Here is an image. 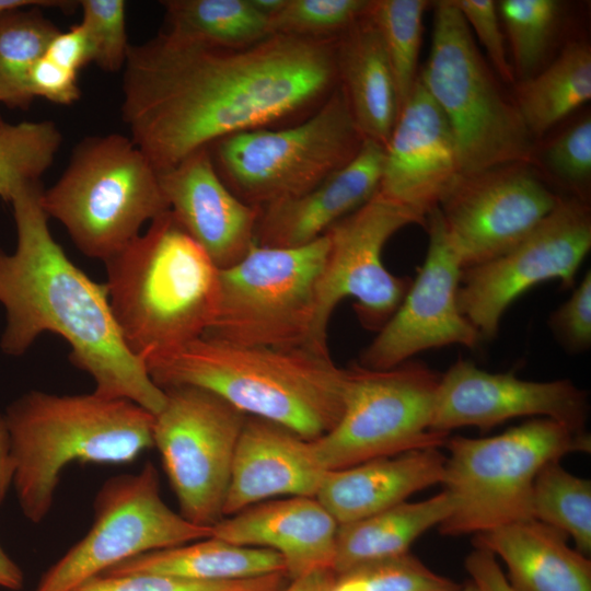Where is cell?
Instances as JSON below:
<instances>
[{"mask_svg":"<svg viewBox=\"0 0 591 591\" xmlns=\"http://www.w3.org/2000/svg\"><path fill=\"white\" fill-rule=\"evenodd\" d=\"M144 363L161 389H205L245 415L308 440L329 432L344 412L347 371L329 351L240 345L202 335L151 355Z\"/></svg>","mask_w":591,"mask_h":591,"instance_id":"obj_3","label":"cell"},{"mask_svg":"<svg viewBox=\"0 0 591 591\" xmlns=\"http://www.w3.org/2000/svg\"><path fill=\"white\" fill-rule=\"evenodd\" d=\"M61 142L51 120L12 124L0 116V197L11 202L22 189L40 183Z\"/></svg>","mask_w":591,"mask_h":591,"instance_id":"obj_33","label":"cell"},{"mask_svg":"<svg viewBox=\"0 0 591 591\" xmlns=\"http://www.w3.org/2000/svg\"><path fill=\"white\" fill-rule=\"evenodd\" d=\"M43 190L40 183L30 185L11 201L18 243L12 254L0 250V304L7 317L2 351L22 356L42 333L58 334L71 348L72 364L93 379L94 393L158 414L164 390L127 348L105 283L89 278L54 239Z\"/></svg>","mask_w":591,"mask_h":591,"instance_id":"obj_2","label":"cell"},{"mask_svg":"<svg viewBox=\"0 0 591 591\" xmlns=\"http://www.w3.org/2000/svg\"><path fill=\"white\" fill-rule=\"evenodd\" d=\"M345 575L358 579L366 591H459L462 588L451 579L430 570L409 552L362 566Z\"/></svg>","mask_w":591,"mask_h":591,"instance_id":"obj_39","label":"cell"},{"mask_svg":"<svg viewBox=\"0 0 591 591\" xmlns=\"http://www.w3.org/2000/svg\"><path fill=\"white\" fill-rule=\"evenodd\" d=\"M132 572L163 573L199 581H234L286 573V568L282 557L275 551L209 536L135 556L103 575Z\"/></svg>","mask_w":591,"mask_h":591,"instance_id":"obj_28","label":"cell"},{"mask_svg":"<svg viewBox=\"0 0 591 591\" xmlns=\"http://www.w3.org/2000/svg\"><path fill=\"white\" fill-rule=\"evenodd\" d=\"M42 205L81 253L103 262L169 210L158 170L120 134L82 139L57 182L43 190Z\"/></svg>","mask_w":591,"mask_h":591,"instance_id":"obj_7","label":"cell"},{"mask_svg":"<svg viewBox=\"0 0 591 591\" xmlns=\"http://www.w3.org/2000/svg\"><path fill=\"white\" fill-rule=\"evenodd\" d=\"M167 31L200 42L243 47L268 36V19L250 0H165Z\"/></svg>","mask_w":591,"mask_h":591,"instance_id":"obj_30","label":"cell"},{"mask_svg":"<svg viewBox=\"0 0 591 591\" xmlns=\"http://www.w3.org/2000/svg\"><path fill=\"white\" fill-rule=\"evenodd\" d=\"M426 218L376 192L329 228L315 297L314 336L320 348L328 350L329 318L345 298L355 299L359 322L370 331H380L391 318L413 279L387 270L382 262L383 248L402 228L425 227Z\"/></svg>","mask_w":591,"mask_h":591,"instance_id":"obj_14","label":"cell"},{"mask_svg":"<svg viewBox=\"0 0 591 591\" xmlns=\"http://www.w3.org/2000/svg\"><path fill=\"white\" fill-rule=\"evenodd\" d=\"M484 47L488 63L506 83H515V77L506 48L497 2L493 0H451Z\"/></svg>","mask_w":591,"mask_h":591,"instance_id":"obj_41","label":"cell"},{"mask_svg":"<svg viewBox=\"0 0 591 591\" xmlns=\"http://www.w3.org/2000/svg\"><path fill=\"white\" fill-rule=\"evenodd\" d=\"M31 5H39L43 8H55L69 11L78 5V1H65V0H0V12Z\"/></svg>","mask_w":591,"mask_h":591,"instance_id":"obj_49","label":"cell"},{"mask_svg":"<svg viewBox=\"0 0 591 591\" xmlns=\"http://www.w3.org/2000/svg\"><path fill=\"white\" fill-rule=\"evenodd\" d=\"M591 248V212L587 201L561 197L554 210L503 254L466 268L457 290L461 313L482 339L495 338L508 306L530 288L558 280L575 283Z\"/></svg>","mask_w":591,"mask_h":591,"instance_id":"obj_15","label":"cell"},{"mask_svg":"<svg viewBox=\"0 0 591 591\" xmlns=\"http://www.w3.org/2000/svg\"><path fill=\"white\" fill-rule=\"evenodd\" d=\"M335 57L338 84L359 131L384 147L398 115L397 93L383 43L367 12L336 37Z\"/></svg>","mask_w":591,"mask_h":591,"instance_id":"obj_26","label":"cell"},{"mask_svg":"<svg viewBox=\"0 0 591 591\" xmlns=\"http://www.w3.org/2000/svg\"><path fill=\"white\" fill-rule=\"evenodd\" d=\"M426 0H370L367 15L376 27L393 72L398 112L419 74L418 58Z\"/></svg>","mask_w":591,"mask_h":591,"instance_id":"obj_34","label":"cell"},{"mask_svg":"<svg viewBox=\"0 0 591 591\" xmlns=\"http://www.w3.org/2000/svg\"><path fill=\"white\" fill-rule=\"evenodd\" d=\"M327 247L326 234L296 247L255 243L241 260L220 269L219 310L204 335L240 345L329 351L314 336L316 285Z\"/></svg>","mask_w":591,"mask_h":591,"instance_id":"obj_10","label":"cell"},{"mask_svg":"<svg viewBox=\"0 0 591 591\" xmlns=\"http://www.w3.org/2000/svg\"><path fill=\"white\" fill-rule=\"evenodd\" d=\"M253 7L268 20L279 12L287 0H250Z\"/></svg>","mask_w":591,"mask_h":591,"instance_id":"obj_50","label":"cell"},{"mask_svg":"<svg viewBox=\"0 0 591 591\" xmlns=\"http://www.w3.org/2000/svg\"><path fill=\"white\" fill-rule=\"evenodd\" d=\"M337 579L332 569H320L302 575L285 586L280 591H331Z\"/></svg>","mask_w":591,"mask_h":591,"instance_id":"obj_47","label":"cell"},{"mask_svg":"<svg viewBox=\"0 0 591 591\" xmlns=\"http://www.w3.org/2000/svg\"><path fill=\"white\" fill-rule=\"evenodd\" d=\"M286 573L234 580L199 581L154 572L99 575L73 591H280Z\"/></svg>","mask_w":591,"mask_h":591,"instance_id":"obj_37","label":"cell"},{"mask_svg":"<svg viewBox=\"0 0 591 591\" xmlns=\"http://www.w3.org/2000/svg\"><path fill=\"white\" fill-rule=\"evenodd\" d=\"M384 147L364 139L357 155L312 189L260 208L255 243L301 246L324 235L379 190Z\"/></svg>","mask_w":591,"mask_h":591,"instance_id":"obj_23","label":"cell"},{"mask_svg":"<svg viewBox=\"0 0 591 591\" xmlns=\"http://www.w3.org/2000/svg\"><path fill=\"white\" fill-rule=\"evenodd\" d=\"M211 529V536L232 544L277 552L290 579L333 570L338 523L315 497L262 501L224 517Z\"/></svg>","mask_w":591,"mask_h":591,"instance_id":"obj_22","label":"cell"},{"mask_svg":"<svg viewBox=\"0 0 591 591\" xmlns=\"http://www.w3.org/2000/svg\"><path fill=\"white\" fill-rule=\"evenodd\" d=\"M551 331L569 354L587 351L591 346V271L584 275L570 298L548 320Z\"/></svg>","mask_w":591,"mask_h":591,"instance_id":"obj_42","label":"cell"},{"mask_svg":"<svg viewBox=\"0 0 591 591\" xmlns=\"http://www.w3.org/2000/svg\"><path fill=\"white\" fill-rule=\"evenodd\" d=\"M44 55L54 62L78 72L93 62V50L88 34L81 23L68 31H60L49 43Z\"/></svg>","mask_w":591,"mask_h":591,"instance_id":"obj_44","label":"cell"},{"mask_svg":"<svg viewBox=\"0 0 591 591\" xmlns=\"http://www.w3.org/2000/svg\"><path fill=\"white\" fill-rule=\"evenodd\" d=\"M83 25L93 50V62L106 72L124 68L130 44L124 0H81Z\"/></svg>","mask_w":591,"mask_h":591,"instance_id":"obj_38","label":"cell"},{"mask_svg":"<svg viewBox=\"0 0 591 591\" xmlns=\"http://www.w3.org/2000/svg\"><path fill=\"white\" fill-rule=\"evenodd\" d=\"M547 167L575 198L587 201L591 179V118L584 116L564 130L545 149Z\"/></svg>","mask_w":591,"mask_h":591,"instance_id":"obj_40","label":"cell"},{"mask_svg":"<svg viewBox=\"0 0 591 591\" xmlns=\"http://www.w3.org/2000/svg\"><path fill=\"white\" fill-rule=\"evenodd\" d=\"M451 510V498L443 490L422 501H404L363 519L338 524L333 571L338 577L407 553L417 537L439 526Z\"/></svg>","mask_w":591,"mask_h":591,"instance_id":"obj_27","label":"cell"},{"mask_svg":"<svg viewBox=\"0 0 591 591\" xmlns=\"http://www.w3.org/2000/svg\"><path fill=\"white\" fill-rule=\"evenodd\" d=\"M14 461L8 426L3 414H0V505L5 500L13 485Z\"/></svg>","mask_w":591,"mask_h":591,"instance_id":"obj_46","label":"cell"},{"mask_svg":"<svg viewBox=\"0 0 591 591\" xmlns=\"http://www.w3.org/2000/svg\"><path fill=\"white\" fill-rule=\"evenodd\" d=\"M93 507L91 529L43 575L34 591H73L135 556L212 533L211 528L192 523L164 502L159 474L150 462L138 473L107 479Z\"/></svg>","mask_w":591,"mask_h":591,"instance_id":"obj_12","label":"cell"},{"mask_svg":"<svg viewBox=\"0 0 591 591\" xmlns=\"http://www.w3.org/2000/svg\"><path fill=\"white\" fill-rule=\"evenodd\" d=\"M497 7L514 77L526 80L541 70L560 26L563 5L555 0H501Z\"/></svg>","mask_w":591,"mask_h":591,"instance_id":"obj_35","label":"cell"},{"mask_svg":"<svg viewBox=\"0 0 591 591\" xmlns=\"http://www.w3.org/2000/svg\"><path fill=\"white\" fill-rule=\"evenodd\" d=\"M567 538L529 519L478 533L474 544L502 560L515 591H591V561L569 547Z\"/></svg>","mask_w":591,"mask_h":591,"instance_id":"obj_25","label":"cell"},{"mask_svg":"<svg viewBox=\"0 0 591 591\" xmlns=\"http://www.w3.org/2000/svg\"><path fill=\"white\" fill-rule=\"evenodd\" d=\"M589 401L570 380L528 381L513 373H493L459 358L438 385L432 430H488L515 417L551 418L586 430Z\"/></svg>","mask_w":591,"mask_h":591,"instance_id":"obj_18","label":"cell"},{"mask_svg":"<svg viewBox=\"0 0 591 591\" xmlns=\"http://www.w3.org/2000/svg\"><path fill=\"white\" fill-rule=\"evenodd\" d=\"M445 455L425 448L327 471L315 498L338 524L375 514L442 484Z\"/></svg>","mask_w":591,"mask_h":591,"instance_id":"obj_24","label":"cell"},{"mask_svg":"<svg viewBox=\"0 0 591 591\" xmlns=\"http://www.w3.org/2000/svg\"><path fill=\"white\" fill-rule=\"evenodd\" d=\"M346 371L343 415L312 440L326 471L445 443L449 434L431 427L440 373L412 360L390 369L355 363Z\"/></svg>","mask_w":591,"mask_h":591,"instance_id":"obj_11","label":"cell"},{"mask_svg":"<svg viewBox=\"0 0 591 591\" xmlns=\"http://www.w3.org/2000/svg\"><path fill=\"white\" fill-rule=\"evenodd\" d=\"M370 0H287L268 20L270 35L334 38L362 18Z\"/></svg>","mask_w":591,"mask_h":591,"instance_id":"obj_36","label":"cell"},{"mask_svg":"<svg viewBox=\"0 0 591 591\" xmlns=\"http://www.w3.org/2000/svg\"><path fill=\"white\" fill-rule=\"evenodd\" d=\"M419 78L450 125L461 174L532 163L534 139L451 0L434 2L430 54Z\"/></svg>","mask_w":591,"mask_h":591,"instance_id":"obj_8","label":"cell"},{"mask_svg":"<svg viewBox=\"0 0 591 591\" xmlns=\"http://www.w3.org/2000/svg\"><path fill=\"white\" fill-rule=\"evenodd\" d=\"M165 404L154 415L153 447L161 455L181 514L212 528L223 505L239 437L247 415L205 389H163Z\"/></svg>","mask_w":591,"mask_h":591,"instance_id":"obj_13","label":"cell"},{"mask_svg":"<svg viewBox=\"0 0 591 591\" xmlns=\"http://www.w3.org/2000/svg\"><path fill=\"white\" fill-rule=\"evenodd\" d=\"M533 518L572 537L576 549L591 553V482L565 470L559 461L545 464L532 491Z\"/></svg>","mask_w":591,"mask_h":591,"instance_id":"obj_32","label":"cell"},{"mask_svg":"<svg viewBox=\"0 0 591 591\" xmlns=\"http://www.w3.org/2000/svg\"><path fill=\"white\" fill-rule=\"evenodd\" d=\"M464 566L479 591H515L490 552L475 547L465 558Z\"/></svg>","mask_w":591,"mask_h":591,"instance_id":"obj_45","label":"cell"},{"mask_svg":"<svg viewBox=\"0 0 591 591\" xmlns=\"http://www.w3.org/2000/svg\"><path fill=\"white\" fill-rule=\"evenodd\" d=\"M460 175L450 125L418 77L384 146L378 192L427 217Z\"/></svg>","mask_w":591,"mask_h":591,"instance_id":"obj_19","label":"cell"},{"mask_svg":"<svg viewBox=\"0 0 591 591\" xmlns=\"http://www.w3.org/2000/svg\"><path fill=\"white\" fill-rule=\"evenodd\" d=\"M109 305L138 358L202 336L220 303V269L170 209L104 262Z\"/></svg>","mask_w":591,"mask_h":591,"instance_id":"obj_4","label":"cell"},{"mask_svg":"<svg viewBox=\"0 0 591 591\" xmlns=\"http://www.w3.org/2000/svg\"><path fill=\"white\" fill-rule=\"evenodd\" d=\"M513 101L534 139L591 99V49L583 40L568 43L558 57L515 84Z\"/></svg>","mask_w":591,"mask_h":591,"instance_id":"obj_29","label":"cell"},{"mask_svg":"<svg viewBox=\"0 0 591 591\" xmlns=\"http://www.w3.org/2000/svg\"><path fill=\"white\" fill-rule=\"evenodd\" d=\"M39 5L0 12V103L26 109L35 99L30 73L51 39L61 31Z\"/></svg>","mask_w":591,"mask_h":591,"instance_id":"obj_31","label":"cell"},{"mask_svg":"<svg viewBox=\"0 0 591 591\" xmlns=\"http://www.w3.org/2000/svg\"><path fill=\"white\" fill-rule=\"evenodd\" d=\"M28 81L34 97L40 96L56 104L69 105L81 96L78 72L59 66L45 55L33 66Z\"/></svg>","mask_w":591,"mask_h":591,"instance_id":"obj_43","label":"cell"},{"mask_svg":"<svg viewBox=\"0 0 591 591\" xmlns=\"http://www.w3.org/2000/svg\"><path fill=\"white\" fill-rule=\"evenodd\" d=\"M442 484L452 510L439 525L444 535L482 533L534 519L532 491L540 470L563 456L591 451L586 430L536 417L487 438L454 436L445 443Z\"/></svg>","mask_w":591,"mask_h":591,"instance_id":"obj_6","label":"cell"},{"mask_svg":"<svg viewBox=\"0 0 591 591\" xmlns=\"http://www.w3.org/2000/svg\"><path fill=\"white\" fill-rule=\"evenodd\" d=\"M331 591H366L361 582L349 575L338 576Z\"/></svg>","mask_w":591,"mask_h":591,"instance_id":"obj_51","label":"cell"},{"mask_svg":"<svg viewBox=\"0 0 591 591\" xmlns=\"http://www.w3.org/2000/svg\"><path fill=\"white\" fill-rule=\"evenodd\" d=\"M560 199L530 163H512L461 174L438 209L464 270L513 247Z\"/></svg>","mask_w":591,"mask_h":591,"instance_id":"obj_16","label":"cell"},{"mask_svg":"<svg viewBox=\"0 0 591 591\" xmlns=\"http://www.w3.org/2000/svg\"><path fill=\"white\" fill-rule=\"evenodd\" d=\"M363 141L338 84L313 114L297 124L239 132L208 149L234 195L263 208L312 189L348 164Z\"/></svg>","mask_w":591,"mask_h":591,"instance_id":"obj_9","label":"cell"},{"mask_svg":"<svg viewBox=\"0 0 591 591\" xmlns=\"http://www.w3.org/2000/svg\"><path fill=\"white\" fill-rule=\"evenodd\" d=\"M24 586V575L22 569L4 552L0 545V587L18 591Z\"/></svg>","mask_w":591,"mask_h":591,"instance_id":"obj_48","label":"cell"},{"mask_svg":"<svg viewBox=\"0 0 591 591\" xmlns=\"http://www.w3.org/2000/svg\"><path fill=\"white\" fill-rule=\"evenodd\" d=\"M459 591H479V590L473 582H471L466 584L465 587H462Z\"/></svg>","mask_w":591,"mask_h":591,"instance_id":"obj_52","label":"cell"},{"mask_svg":"<svg viewBox=\"0 0 591 591\" xmlns=\"http://www.w3.org/2000/svg\"><path fill=\"white\" fill-rule=\"evenodd\" d=\"M425 228L424 264L395 313L360 352V366L390 369L428 349L450 345L473 349L482 340L457 305L463 267L438 208L427 215Z\"/></svg>","mask_w":591,"mask_h":591,"instance_id":"obj_17","label":"cell"},{"mask_svg":"<svg viewBox=\"0 0 591 591\" xmlns=\"http://www.w3.org/2000/svg\"><path fill=\"white\" fill-rule=\"evenodd\" d=\"M158 173L170 211L219 269L246 255L255 244L260 208L245 204L225 185L208 148Z\"/></svg>","mask_w":591,"mask_h":591,"instance_id":"obj_20","label":"cell"},{"mask_svg":"<svg viewBox=\"0 0 591 591\" xmlns=\"http://www.w3.org/2000/svg\"><path fill=\"white\" fill-rule=\"evenodd\" d=\"M335 40L270 35L224 47L166 30L129 46L121 119L166 170L228 136L320 106L338 85Z\"/></svg>","mask_w":591,"mask_h":591,"instance_id":"obj_1","label":"cell"},{"mask_svg":"<svg viewBox=\"0 0 591 591\" xmlns=\"http://www.w3.org/2000/svg\"><path fill=\"white\" fill-rule=\"evenodd\" d=\"M312 440L247 416L237 440L223 517L279 496L315 497L326 474Z\"/></svg>","mask_w":591,"mask_h":591,"instance_id":"obj_21","label":"cell"},{"mask_svg":"<svg viewBox=\"0 0 591 591\" xmlns=\"http://www.w3.org/2000/svg\"><path fill=\"white\" fill-rule=\"evenodd\" d=\"M14 461L13 486L33 523L49 513L72 462L126 464L153 447L154 415L125 398L30 391L3 414Z\"/></svg>","mask_w":591,"mask_h":591,"instance_id":"obj_5","label":"cell"}]
</instances>
